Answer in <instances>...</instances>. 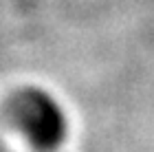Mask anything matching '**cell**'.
Here are the masks:
<instances>
[{
  "instance_id": "6da1fadb",
  "label": "cell",
  "mask_w": 154,
  "mask_h": 152,
  "mask_svg": "<svg viewBox=\"0 0 154 152\" xmlns=\"http://www.w3.org/2000/svg\"><path fill=\"white\" fill-rule=\"evenodd\" d=\"M11 115L18 121L20 130L38 150H53L64 141L66 117L64 110L48 93L29 91L20 93L13 99Z\"/></svg>"
}]
</instances>
